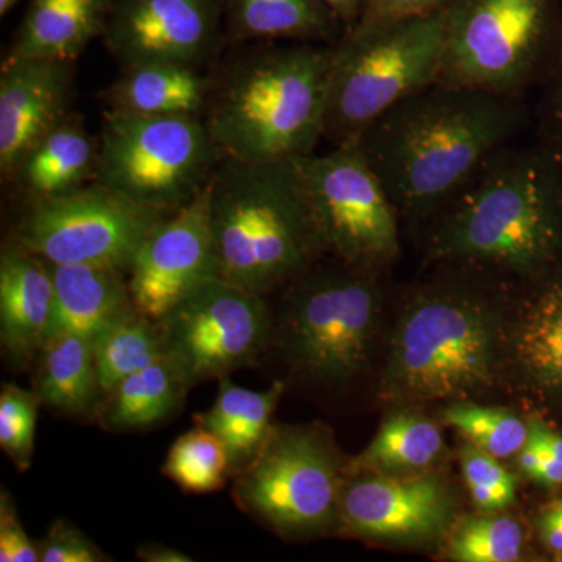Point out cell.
<instances>
[{"label":"cell","mask_w":562,"mask_h":562,"mask_svg":"<svg viewBox=\"0 0 562 562\" xmlns=\"http://www.w3.org/2000/svg\"><path fill=\"white\" fill-rule=\"evenodd\" d=\"M527 121L522 98L435 83L397 103L357 143L398 217L420 220L460 194Z\"/></svg>","instance_id":"cell-1"},{"label":"cell","mask_w":562,"mask_h":562,"mask_svg":"<svg viewBox=\"0 0 562 562\" xmlns=\"http://www.w3.org/2000/svg\"><path fill=\"white\" fill-rule=\"evenodd\" d=\"M430 233L428 260L532 280L562 265V160L536 144L502 150Z\"/></svg>","instance_id":"cell-2"},{"label":"cell","mask_w":562,"mask_h":562,"mask_svg":"<svg viewBox=\"0 0 562 562\" xmlns=\"http://www.w3.org/2000/svg\"><path fill=\"white\" fill-rule=\"evenodd\" d=\"M454 266L460 273L417 288L403 303L382 376L384 398L472 401L501 380L505 292L487 283L491 271Z\"/></svg>","instance_id":"cell-3"},{"label":"cell","mask_w":562,"mask_h":562,"mask_svg":"<svg viewBox=\"0 0 562 562\" xmlns=\"http://www.w3.org/2000/svg\"><path fill=\"white\" fill-rule=\"evenodd\" d=\"M217 272L265 297L325 254L297 160L222 158L209 183Z\"/></svg>","instance_id":"cell-4"},{"label":"cell","mask_w":562,"mask_h":562,"mask_svg":"<svg viewBox=\"0 0 562 562\" xmlns=\"http://www.w3.org/2000/svg\"><path fill=\"white\" fill-rule=\"evenodd\" d=\"M331 46L254 52L211 90L206 127L222 158L292 160L324 138Z\"/></svg>","instance_id":"cell-5"},{"label":"cell","mask_w":562,"mask_h":562,"mask_svg":"<svg viewBox=\"0 0 562 562\" xmlns=\"http://www.w3.org/2000/svg\"><path fill=\"white\" fill-rule=\"evenodd\" d=\"M446 9L357 22L331 46L324 138L357 143L397 103L438 83Z\"/></svg>","instance_id":"cell-6"},{"label":"cell","mask_w":562,"mask_h":562,"mask_svg":"<svg viewBox=\"0 0 562 562\" xmlns=\"http://www.w3.org/2000/svg\"><path fill=\"white\" fill-rule=\"evenodd\" d=\"M561 25V0H450L438 83L522 98L546 76Z\"/></svg>","instance_id":"cell-7"},{"label":"cell","mask_w":562,"mask_h":562,"mask_svg":"<svg viewBox=\"0 0 562 562\" xmlns=\"http://www.w3.org/2000/svg\"><path fill=\"white\" fill-rule=\"evenodd\" d=\"M376 276L341 262L291 281L272 339L295 371L328 384L351 382L364 371L382 314Z\"/></svg>","instance_id":"cell-8"},{"label":"cell","mask_w":562,"mask_h":562,"mask_svg":"<svg viewBox=\"0 0 562 562\" xmlns=\"http://www.w3.org/2000/svg\"><path fill=\"white\" fill-rule=\"evenodd\" d=\"M222 160L201 116L106 114L95 183L131 201L176 213L194 201Z\"/></svg>","instance_id":"cell-9"},{"label":"cell","mask_w":562,"mask_h":562,"mask_svg":"<svg viewBox=\"0 0 562 562\" xmlns=\"http://www.w3.org/2000/svg\"><path fill=\"white\" fill-rule=\"evenodd\" d=\"M341 453L322 425H272L260 453L233 476V501L283 538H306L339 524Z\"/></svg>","instance_id":"cell-10"},{"label":"cell","mask_w":562,"mask_h":562,"mask_svg":"<svg viewBox=\"0 0 562 562\" xmlns=\"http://www.w3.org/2000/svg\"><path fill=\"white\" fill-rule=\"evenodd\" d=\"M325 254L382 272L401 255L398 213L360 144L295 158Z\"/></svg>","instance_id":"cell-11"},{"label":"cell","mask_w":562,"mask_h":562,"mask_svg":"<svg viewBox=\"0 0 562 562\" xmlns=\"http://www.w3.org/2000/svg\"><path fill=\"white\" fill-rule=\"evenodd\" d=\"M168 216L95 183L40 199L21 222L18 243L50 265L128 272L140 244Z\"/></svg>","instance_id":"cell-12"},{"label":"cell","mask_w":562,"mask_h":562,"mask_svg":"<svg viewBox=\"0 0 562 562\" xmlns=\"http://www.w3.org/2000/svg\"><path fill=\"white\" fill-rule=\"evenodd\" d=\"M158 324L192 386L257 364L273 333L265 297L221 277L203 281Z\"/></svg>","instance_id":"cell-13"},{"label":"cell","mask_w":562,"mask_h":562,"mask_svg":"<svg viewBox=\"0 0 562 562\" xmlns=\"http://www.w3.org/2000/svg\"><path fill=\"white\" fill-rule=\"evenodd\" d=\"M222 0H116L103 25L110 54L124 66H194L220 41Z\"/></svg>","instance_id":"cell-14"},{"label":"cell","mask_w":562,"mask_h":562,"mask_svg":"<svg viewBox=\"0 0 562 562\" xmlns=\"http://www.w3.org/2000/svg\"><path fill=\"white\" fill-rule=\"evenodd\" d=\"M213 277L220 272L206 187L140 244L128 269V291L135 308L158 321Z\"/></svg>","instance_id":"cell-15"},{"label":"cell","mask_w":562,"mask_h":562,"mask_svg":"<svg viewBox=\"0 0 562 562\" xmlns=\"http://www.w3.org/2000/svg\"><path fill=\"white\" fill-rule=\"evenodd\" d=\"M457 498L432 473L344 480L339 524L344 530L375 541L427 542L452 527Z\"/></svg>","instance_id":"cell-16"},{"label":"cell","mask_w":562,"mask_h":562,"mask_svg":"<svg viewBox=\"0 0 562 562\" xmlns=\"http://www.w3.org/2000/svg\"><path fill=\"white\" fill-rule=\"evenodd\" d=\"M70 85V61L7 58L0 74V169L5 176L65 120Z\"/></svg>","instance_id":"cell-17"},{"label":"cell","mask_w":562,"mask_h":562,"mask_svg":"<svg viewBox=\"0 0 562 562\" xmlns=\"http://www.w3.org/2000/svg\"><path fill=\"white\" fill-rule=\"evenodd\" d=\"M528 283L505 321L503 369L532 395L562 401V265Z\"/></svg>","instance_id":"cell-18"},{"label":"cell","mask_w":562,"mask_h":562,"mask_svg":"<svg viewBox=\"0 0 562 562\" xmlns=\"http://www.w3.org/2000/svg\"><path fill=\"white\" fill-rule=\"evenodd\" d=\"M54 279L49 262L20 243L0 254V346L13 368L38 357L50 336L54 317Z\"/></svg>","instance_id":"cell-19"},{"label":"cell","mask_w":562,"mask_h":562,"mask_svg":"<svg viewBox=\"0 0 562 562\" xmlns=\"http://www.w3.org/2000/svg\"><path fill=\"white\" fill-rule=\"evenodd\" d=\"M47 262V261H46ZM55 303L50 338L92 339L133 305L124 271L95 265H50Z\"/></svg>","instance_id":"cell-20"},{"label":"cell","mask_w":562,"mask_h":562,"mask_svg":"<svg viewBox=\"0 0 562 562\" xmlns=\"http://www.w3.org/2000/svg\"><path fill=\"white\" fill-rule=\"evenodd\" d=\"M213 85L194 66H133L106 92L111 113L136 116H199Z\"/></svg>","instance_id":"cell-21"},{"label":"cell","mask_w":562,"mask_h":562,"mask_svg":"<svg viewBox=\"0 0 562 562\" xmlns=\"http://www.w3.org/2000/svg\"><path fill=\"white\" fill-rule=\"evenodd\" d=\"M111 0H32L10 57L72 61L103 32Z\"/></svg>","instance_id":"cell-22"},{"label":"cell","mask_w":562,"mask_h":562,"mask_svg":"<svg viewBox=\"0 0 562 562\" xmlns=\"http://www.w3.org/2000/svg\"><path fill=\"white\" fill-rule=\"evenodd\" d=\"M283 392L281 382L266 391H254L224 376L209 412L195 414L194 424L214 432L224 443L232 476L238 475L260 453L272 430V416Z\"/></svg>","instance_id":"cell-23"},{"label":"cell","mask_w":562,"mask_h":562,"mask_svg":"<svg viewBox=\"0 0 562 562\" xmlns=\"http://www.w3.org/2000/svg\"><path fill=\"white\" fill-rule=\"evenodd\" d=\"M33 391L43 405L69 416H98L103 398L91 341L83 336L47 339L36 357Z\"/></svg>","instance_id":"cell-24"},{"label":"cell","mask_w":562,"mask_h":562,"mask_svg":"<svg viewBox=\"0 0 562 562\" xmlns=\"http://www.w3.org/2000/svg\"><path fill=\"white\" fill-rule=\"evenodd\" d=\"M191 387L168 355L105 392L95 417L109 431L143 430L171 416Z\"/></svg>","instance_id":"cell-25"},{"label":"cell","mask_w":562,"mask_h":562,"mask_svg":"<svg viewBox=\"0 0 562 562\" xmlns=\"http://www.w3.org/2000/svg\"><path fill=\"white\" fill-rule=\"evenodd\" d=\"M98 154L80 125L63 120L24 155L14 173L38 201L57 198L83 187L95 172Z\"/></svg>","instance_id":"cell-26"},{"label":"cell","mask_w":562,"mask_h":562,"mask_svg":"<svg viewBox=\"0 0 562 562\" xmlns=\"http://www.w3.org/2000/svg\"><path fill=\"white\" fill-rule=\"evenodd\" d=\"M227 7L238 40L330 43L341 22L321 0H228Z\"/></svg>","instance_id":"cell-27"},{"label":"cell","mask_w":562,"mask_h":562,"mask_svg":"<svg viewBox=\"0 0 562 562\" xmlns=\"http://www.w3.org/2000/svg\"><path fill=\"white\" fill-rule=\"evenodd\" d=\"M442 450L441 430L435 422L416 413H394L383 422L368 449L347 465V471L412 475L431 468Z\"/></svg>","instance_id":"cell-28"},{"label":"cell","mask_w":562,"mask_h":562,"mask_svg":"<svg viewBox=\"0 0 562 562\" xmlns=\"http://www.w3.org/2000/svg\"><path fill=\"white\" fill-rule=\"evenodd\" d=\"M91 346L103 394L132 373L168 357L160 324L135 306L106 325Z\"/></svg>","instance_id":"cell-29"},{"label":"cell","mask_w":562,"mask_h":562,"mask_svg":"<svg viewBox=\"0 0 562 562\" xmlns=\"http://www.w3.org/2000/svg\"><path fill=\"white\" fill-rule=\"evenodd\" d=\"M162 475L187 494H211L224 490L232 479L224 443L201 425L173 441L161 468Z\"/></svg>","instance_id":"cell-30"},{"label":"cell","mask_w":562,"mask_h":562,"mask_svg":"<svg viewBox=\"0 0 562 562\" xmlns=\"http://www.w3.org/2000/svg\"><path fill=\"white\" fill-rule=\"evenodd\" d=\"M525 530L508 514L462 519L453 528L447 553L460 562H513L522 557Z\"/></svg>","instance_id":"cell-31"},{"label":"cell","mask_w":562,"mask_h":562,"mask_svg":"<svg viewBox=\"0 0 562 562\" xmlns=\"http://www.w3.org/2000/svg\"><path fill=\"white\" fill-rule=\"evenodd\" d=\"M442 419L457 428L473 447L497 460L519 453L530 436V425L516 414L486 408L472 401L453 402L442 413Z\"/></svg>","instance_id":"cell-32"},{"label":"cell","mask_w":562,"mask_h":562,"mask_svg":"<svg viewBox=\"0 0 562 562\" xmlns=\"http://www.w3.org/2000/svg\"><path fill=\"white\" fill-rule=\"evenodd\" d=\"M41 403L35 391L3 384L0 391V447L18 471L31 469Z\"/></svg>","instance_id":"cell-33"},{"label":"cell","mask_w":562,"mask_h":562,"mask_svg":"<svg viewBox=\"0 0 562 562\" xmlns=\"http://www.w3.org/2000/svg\"><path fill=\"white\" fill-rule=\"evenodd\" d=\"M462 475L473 503L482 512L501 513L516 498L517 480L497 458L471 446L461 453Z\"/></svg>","instance_id":"cell-34"},{"label":"cell","mask_w":562,"mask_h":562,"mask_svg":"<svg viewBox=\"0 0 562 562\" xmlns=\"http://www.w3.org/2000/svg\"><path fill=\"white\" fill-rule=\"evenodd\" d=\"M538 106V143L562 160V25L552 63L541 81Z\"/></svg>","instance_id":"cell-35"},{"label":"cell","mask_w":562,"mask_h":562,"mask_svg":"<svg viewBox=\"0 0 562 562\" xmlns=\"http://www.w3.org/2000/svg\"><path fill=\"white\" fill-rule=\"evenodd\" d=\"M40 562H106L109 554L65 519L55 520L38 542Z\"/></svg>","instance_id":"cell-36"},{"label":"cell","mask_w":562,"mask_h":562,"mask_svg":"<svg viewBox=\"0 0 562 562\" xmlns=\"http://www.w3.org/2000/svg\"><path fill=\"white\" fill-rule=\"evenodd\" d=\"M0 561L38 562V543L32 541L22 527L9 492L0 494Z\"/></svg>","instance_id":"cell-37"},{"label":"cell","mask_w":562,"mask_h":562,"mask_svg":"<svg viewBox=\"0 0 562 562\" xmlns=\"http://www.w3.org/2000/svg\"><path fill=\"white\" fill-rule=\"evenodd\" d=\"M449 3L450 0H366L357 22L420 16V14L446 9Z\"/></svg>","instance_id":"cell-38"},{"label":"cell","mask_w":562,"mask_h":562,"mask_svg":"<svg viewBox=\"0 0 562 562\" xmlns=\"http://www.w3.org/2000/svg\"><path fill=\"white\" fill-rule=\"evenodd\" d=\"M539 535L543 546L562 561V498L543 506L538 517Z\"/></svg>","instance_id":"cell-39"},{"label":"cell","mask_w":562,"mask_h":562,"mask_svg":"<svg viewBox=\"0 0 562 562\" xmlns=\"http://www.w3.org/2000/svg\"><path fill=\"white\" fill-rule=\"evenodd\" d=\"M138 558L146 562H191L192 558L188 557L180 550L172 547L162 546V543H144L138 549Z\"/></svg>","instance_id":"cell-40"},{"label":"cell","mask_w":562,"mask_h":562,"mask_svg":"<svg viewBox=\"0 0 562 562\" xmlns=\"http://www.w3.org/2000/svg\"><path fill=\"white\" fill-rule=\"evenodd\" d=\"M321 2L327 9H330L336 18L347 24V29H349L360 18L366 0H321Z\"/></svg>","instance_id":"cell-41"},{"label":"cell","mask_w":562,"mask_h":562,"mask_svg":"<svg viewBox=\"0 0 562 562\" xmlns=\"http://www.w3.org/2000/svg\"><path fill=\"white\" fill-rule=\"evenodd\" d=\"M18 2H20V0H0V14L5 16V14L9 13Z\"/></svg>","instance_id":"cell-42"}]
</instances>
